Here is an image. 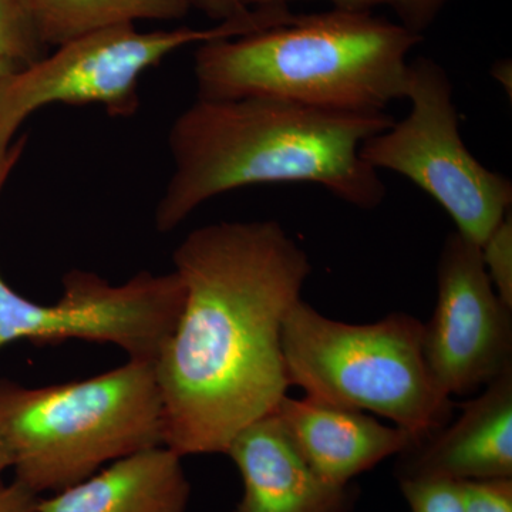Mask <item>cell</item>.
I'll return each instance as SVG.
<instances>
[{
  "instance_id": "277c9868",
  "label": "cell",
  "mask_w": 512,
  "mask_h": 512,
  "mask_svg": "<svg viewBox=\"0 0 512 512\" xmlns=\"http://www.w3.org/2000/svg\"><path fill=\"white\" fill-rule=\"evenodd\" d=\"M163 399L154 362L45 387L0 380V439L15 480L55 494L106 464L164 444Z\"/></svg>"
},
{
  "instance_id": "9c48e42d",
  "label": "cell",
  "mask_w": 512,
  "mask_h": 512,
  "mask_svg": "<svg viewBox=\"0 0 512 512\" xmlns=\"http://www.w3.org/2000/svg\"><path fill=\"white\" fill-rule=\"evenodd\" d=\"M423 355L440 389L466 396L512 367V308L495 292L480 245L448 235L437 265V303Z\"/></svg>"
},
{
  "instance_id": "5bb4252c",
  "label": "cell",
  "mask_w": 512,
  "mask_h": 512,
  "mask_svg": "<svg viewBox=\"0 0 512 512\" xmlns=\"http://www.w3.org/2000/svg\"><path fill=\"white\" fill-rule=\"evenodd\" d=\"M37 39L62 46L77 37L137 20H170L190 12V0H28Z\"/></svg>"
},
{
  "instance_id": "3957f363",
  "label": "cell",
  "mask_w": 512,
  "mask_h": 512,
  "mask_svg": "<svg viewBox=\"0 0 512 512\" xmlns=\"http://www.w3.org/2000/svg\"><path fill=\"white\" fill-rule=\"evenodd\" d=\"M423 36L366 10L293 15L272 28L198 46L197 99L268 97L336 111H386L406 97Z\"/></svg>"
},
{
  "instance_id": "ffe728a7",
  "label": "cell",
  "mask_w": 512,
  "mask_h": 512,
  "mask_svg": "<svg viewBox=\"0 0 512 512\" xmlns=\"http://www.w3.org/2000/svg\"><path fill=\"white\" fill-rule=\"evenodd\" d=\"M39 495L13 480L0 483V512H39Z\"/></svg>"
},
{
  "instance_id": "7402d4cb",
  "label": "cell",
  "mask_w": 512,
  "mask_h": 512,
  "mask_svg": "<svg viewBox=\"0 0 512 512\" xmlns=\"http://www.w3.org/2000/svg\"><path fill=\"white\" fill-rule=\"evenodd\" d=\"M511 63L510 60H501L493 66V77L505 90L511 93Z\"/></svg>"
},
{
  "instance_id": "e0dca14e",
  "label": "cell",
  "mask_w": 512,
  "mask_h": 512,
  "mask_svg": "<svg viewBox=\"0 0 512 512\" xmlns=\"http://www.w3.org/2000/svg\"><path fill=\"white\" fill-rule=\"evenodd\" d=\"M485 271L495 292L512 308V218L511 211L480 245Z\"/></svg>"
},
{
  "instance_id": "5b68a950",
  "label": "cell",
  "mask_w": 512,
  "mask_h": 512,
  "mask_svg": "<svg viewBox=\"0 0 512 512\" xmlns=\"http://www.w3.org/2000/svg\"><path fill=\"white\" fill-rule=\"evenodd\" d=\"M423 335L424 323L406 313L349 325L299 299L282 328L289 386L318 402L379 414L424 440L451 421L454 403L431 375Z\"/></svg>"
},
{
  "instance_id": "ba28073f",
  "label": "cell",
  "mask_w": 512,
  "mask_h": 512,
  "mask_svg": "<svg viewBox=\"0 0 512 512\" xmlns=\"http://www.w3.org/2000/svg\"><path fill=\"white\" fill-rule=\"evenodd\" d=\"M13 164L0 165V192ZM184 286L175 272H140L121 285L93 272L63 276V295L42 305L19 295L0 275V348L18 340L43 345L64 340L110 343L128 359L156 362L177 325Z\"/></svg>"
},
{
  "instance_id": "8992f818",
  "label": "cell",
  "mask_w": 512,
  "mask_h": 512,
  "mask_svg": "<svg viewBox=\"0 0 512 512\" xmlns=\"http://www.w3.org/2000/svg\"><path fill=\"white\" fill-rule=\"evenodd\" d=\"M288 6H258L241 19L208 29L138 32L134 25L97 30L57 47L53 55L19 67L0 90V163L30 114L52 104H100L113 116L138 107L140 77L175 50L217 39L249 35L281 25Z\"/></svg>"
},
{
  "instance_id": "d4e9b609",
  "label": "cell",
  "mask_w": 512,
  "mask_h": 512,
  "mask_svg": "<svg viewBox=\"0 0 512 512\" xmlns=\"http://www.w3.org/2000/svg\"><path fill=\"white\" fill-rule=\"evenodd\" d=\"M25 2H28V0H25ZM26 6H28V5H26Z\"/></svg>"
},
{
  "instance_id": "8fae6325",
  "label": "cell",
  "mask_w": 512,
  "mask_h": 512,
  "mask_svg": "<svg viewBox=\"0 0 512 512\" xmlns=\"http://www.w3.org/2000/svg\"><path fill=\"white\" fill-rule=\"evenodd\" d=\"M225 454L244 484L232 512H349L352 507L350 484L336 485L318 476L274 412L239 431Z\"/></svg>"
},
{
  "instance_id": "ac0fdd59",
  "label": "cell",
  "mask_w": 512,
  "mask_h": 512,
  "mask_svg": "<svg viewBox=\"0 0 512 512\" xmlns=\"http://www.w3.org/2000/svg\"><path fill=\"white\" fill-rule=\"evenodd\" d=\"M412 512H466L463 485L447 480H399Z\"/></svg>"
},
{
  "instance_id": "603a6c76",
  "label": "cell",
  "mask_w": 512,
  "mask_h": 512,
  "mask_svg": "<svg viewBox=\"0 0 512 512\" xmlns=\"http://www.w3.org/2000/svg\"><path fill=\"white\" fill-rule=\"evenodd\" d=\"M19 67L22 66H20L19 63H16L15 60L3 59V57H0V90H2L3 84L6 83V80H8L9 77L19 69Z\"/></svg>"
},
{
  "instance_id": "2e32d148",
  "label": "cell",
  "mask_w": 512,
  "mask_h": 512,
  "mask_svg": "<svg viewBox=\"0 0 512 512\" xmlns=\"http://www.w3.org/2000/svg\"><path fill=\"white\" fill-rule=\"evenodd\" d=\"M40 50L25 0H0V57L23 67L40 59Z\"/></svg>"
},
{
  "instance_id": "44dd1931",
  "label": "cell",
  "mask_w": 512,
  "mask_h": 512,
  "mask_svg": "<svg viewBox=\"0 0 512 512\" xmlns=\"http://www.w3.org/2000/svg\"><path fill=\"white\" fill-rule=\"evenodd\" d=\"M191 8L201 10L218 22L245 18L255 8L249 9L242 0H190Z\"/></svg>"
},
{
  "instance_id": "7c38bea8",
  "label": "cell",
  "mask_w": 512,
  "mask_h": 512,
  "mask_svg": "<svg viewBox=\"0 0 512 512\" xmlns=\"http://www.w3.org/2000/svg\"><path fill=\"white\" fill-rule=\"evenodd\" d=\"M274 413L303 460L336 485H349L359 474L421 441L416 434L384 426L363 412L309 397L285 396Z\"/></svg>"
},
{
  "instance_id": "9a60e30c",
  "label": "cell",
  "mask_w": 512,
  "mask_h": 512,
  "mask_svg": "<svg viewBox=\"0 0 512 512\" xmlns=\"http://www.w3.org/2000/svg\"><path fill=\"white\" fill-rule=\"evenodd\" d=\"M247 8H258V6L278 5L292 0H242ZM333 5V8L346 10H366L372 12L377 6H386L392 9L399 18L400 25L409 29L410 32L423 36V32L436 22L443 9L450 0H326Z\"/></svg>"
},
{
  "instance_id": "30bf717a",
  "label": "cell",
  "mask_w": 512,
  "mask_h": 512,
  "mask_svg": "<svg viewBox=\"0 0 512 512\" xmlns=\"http://www.w3.org/2000/svg\"><path fill=\"white\" fill-rule=\"evenodd\" d=\"M399 480L512 478V367L463 404L456 421L400 454Z\"/></svg>"
},
{
  "instance_id": "cb8c5ba5",
  "label": "cell",
  "mask_w": 512,
  "mask_h": 512,
  "mask_svg": "<svg viewBox=\"0 0 512 512\" xmlns=\"http://www.w3.org/2000/svg\"><path fill=\"white\" fill-rule=\"evenodd\" d=\"M10 470V458L5 444L0 439V483H2V476L5 471Z\"/></svg>"
},
{
  "instance_id": "d6986e66",
  "label": "cell",
  "mask_w": 512,
  "mask_h": 512,
  "mask_svg": "<svg viewBox=\"0 0 512 512\" xmlns=\"http://www.w3.org/2000/svg\"><path fill=\"white\" fill-rule=\"evenodd\" d=\"M461 485L466 512H512V478L466 481Z\"/></svg>"
},
{
  "instance_id": "4fadbf2b",
  "label": "cell",
  "mask_w": 512,
  "mask_h": 512,
  "mask_svg": "<svg viewBox=\"0 0 512 512\" xmlns=\"http://www.w3.org/2000/svg\"><path fill=\"white\" fill-rule=\"evenodd\" d=\"M190 495L183 457L161 444L40 497L39 512H187Z\"/></svg>"
},
{
  "instance_id": "7a4b0ae2",
  "label": "cell",
  "mask_w": 512,
  "mask_h": 512,
  "mask_svg": "<svg viewBox=\"0 0 512 512\" xmlns=\"http://www.w3.org/2000/svg\"><path fill=\"white\" fill-rule=\"evenodd\" d=\"M393 123L386 111L323 110L268 97L197 99L168 133L173 175L156 228L173 231L204 202L261 184H316L373 210L386 187L360 147Z\"/></svg>"
},
{
  "instance_id": "6da1fadb",
  "label": "cell",
  "mask_w": 512,
  "mask_h": 512,
  "mask_svg": "<svg viewBox=\"0 0 512 512\" xmlns=\"http://www.w3.org/2000/svg\"><path fill=\"white\" fill-rule=\"evenodd\" d=\"M184 303L154 367L164 446L225 454L288 392L282 328L311 275L308 255L275 221H222L175 248Z\"/></svg>"
},
{
  "instance_id": "52a82bcc",
  "label": "cell",
  "mask_w": 512,
  "mask_h": 512,
  "mask_svg": "<svg viewBox=\"0 0 512 512\" xmlns=\"http://www.w3.org/2000/svg\"><path fill=\"white\" fill-rule=\"evenodd\" d=\"M410 113L367 138L360 157L376 171L400 174L453 218L458 234L481 245L511 211L512 184L471 154L460 133L453 86L429 57L409 63Z\"/></svg>"
}]
</instances>
